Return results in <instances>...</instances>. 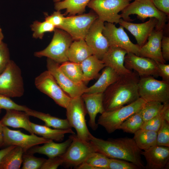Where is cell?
Returning a JSON list of instances; mask_svg holds the SVG:
<instances>
[{
    "label": "cell",
    "instance_id": "9a60e30c",
    "mask_svg": "<svg viewBox=\"0 0 169 169\" xmlns=\"http://www.w3.org/2000/svg\"><path fill=\"white\" fill-rule=\"evenodd\" d=\"M104 22L96 19L91 25L85 40L92 50L93 55L101 60L110 47L108 42L103 34Z\"/></svg>",
    "mask_w": 169,
    "mask_h": 169
},
{
    "label": "cell",
    "instance_id": "f6af8a7d",
    "mask_svg": "<svg viewBox=\"0 0 169 169\" xmlns=\"http://www.w3.org/2000/svg\"><path fill=\"white\" fill-rule=\"evenodd\" d=\"M63 161L59 156L45 159L40 169H56L63 165Z\"/></svg>",
    "mask_w": 169,
    "mask_h": 169
},
{
    "label": "cell",
    "instance_id": "f1b7e54d",
    "mask_svg": "<svg viewBox=\"0 0 169 169\" xmlns=\"http://www.w3.org/2000/svg\"><path fill=\"white\" fill-rule=\"evenodd\" d=\"M56 11L65 9L64 15L81 14L85 11L86 7L91 0H53Z\"/></svg>",
    "mask_w": 169,
    "mask_h": 169
},
{
    "label": "cell",
    "instance_id": "4dcf8cb0",
    "mask_svg": "<svg viewBox=\"0 0 169 169\" xmlns=\"http://www.w3.org/2000/svg\"><path fill=\"white\" fill-rule=\"evenodd\" d=\"M23 149L16 146L9 151L0 162V169H19L23 162Z\"/></svg>",
    "mask_w": 169,
    "mask_h": 169
},
{
    "label": "cell",
    "instance_id": "bcb514c9",
    "mask_svg": "<svg viewBox=\"0 0 169 169\" xmlns=\"http://www.w3.org/2000/svg\"><path fill=\"white\" fill-rule=\"evenodd\" d=\"M158 67L159 76L162 80L169 83V65L156 61Z\"/></svg>",
    "mask_w": 169,
    "mask_h": 169
},
{
    "label": "cell",
    "instance_id": "44dd1931",
    "mask_svg": "<svg viewBox=\"0 0 169 169\" xmlns=\"http://www.w3.org/2000/svg\"><path fill=\"white\" fill-rule=\"evenodd\" d=\"M81 97L89 116V126L94 131L98 127V124L95 122L97 114H101L105 112L103 104V93H84Z\"/></svg>",
    "mask_w": 169,
    "mask_h": 169
},
{
    "label": "cell",
    "instance_id": "9c48e42d",
    "mask_svg": "<svg viewBox=\"0 0 169 169\" xmlns=\"http://www.w3.org/2000/svg\"><path fill=\"white\" fill-rule=\"evenodd\" d=\"M72 142L65 153L60 156L66 167L74 168L85 162L93 153L97 152L90 141L79 139L75 134L69 136Z\"/></svg>",
    "mask_w": 169,
    "mask_h": 169
},
{
    "label": "cell",
    "instance_id": "b9f144b4",
    "mask_svg": "<svg viewBox=\"0 0 169 169\" xmlns=\"http://www.w3.org/2000/svg\"><path fill=\"white\" fill-rule=\"evenodd\" d=\"M10 60L7 45L3 42L0 44V74L5 69Z\"/></svg>",
    "mask_w": 169,
    "mask_h": 169
},
{
    "label": "cell",
    "instance_id": "e575fe53",
    "mask_svg": "<svg viewBox=\"0 0 169 169\" xmlns=\"http://www.w3.org/2000/svg\"><path fill=\"white\" fill-rule=\"evenodd\" d=\"M163 104L156 101H146L140 111L144 122L147 121L158 115L161 111Z\"/></svg>",
    "mask_w": 169,
    "mask_h": 169
},
{
    "label": "cell",
    "instance_id": "d590c367",
    "mask_svg": "<svg viewBox=\"0 0 169 169\" xmlns=\"http://www.w3.org/2000/svg\"><path fill=\"white\" fill-rule=\"evenodd\" d=\"M30 27L33 31V37L40 39L43 38L45 33L54 32L56 28L53 24L45 20L43 22L34 21Z\"/></svg>",
    "mask_w": 169,
    "mask_h": 169
},
{
    "label": "cell",
    "instance_id": "c3c4849f",
    "mask_svg": "<svg viewBox=\"0 0 169 169\" xmlns=\"http://www.w3.org/2000/svg\"><path fill=\"white\" fill-rule=\"evenodd\" d=\"M156 7L159 10L169 14V0H151Z\"/></svg>",
    "mask_w": 169,
    "mask_h": 169
},
{
    "label": "cell",
    "instance_id": "7c38bea8",
    "mask_svg": "<svg viewBox=\"0 0 169 169\" xmlns=\"http://www.w3.org/2000/svg\"><path fill=\"white\" fill-rule=\"evenodd\" d=\"M97 18V14L92 10L87 13L65 17L57 28L67 32L74 41L84 39L91 25Z\"/></svg>",
    "mask_w": 169,
    "mask_h": 169
},
{
    "label": "cell",
    "instance_id": "4fadbf2b",
    "mask_svg": "<svg viewBox=\"0 0 169 169\" xmlns=\"http://www.w3.org/2000/svg\"><path fill=\"white\" fill-rule=\"evenodd\" d=\"M121 25L117 27L114 23L105 22L102 33L108 41L110 46L118 47L127 53L138 56L140 47L133 43Z\"/></svg>",
    "mask_w": 169,
    "mask_h": 169
},
{
    "label": "cell",
    "instance_id": "ba28073f",
    "mask_svg": "<svg viewBox=\"0 0 169 169\" xmlns=\"http://www.w3.org/2000/svg\"><path fill=\"white\" fill-rule=\"evenodd\" d=\"M140 97L146 101H156L163 104L169 101V83L152 76L141 77L138 83Z\"/></svg>",
    "mask_w": 169,
    "mask_h": 169
},
{
    "label": "cell",
    "instance_id": "7bdbcfd3",
    "mask_svg": "<svg viewBox=\"0 0 169 169\" xmlns=\"http://www.w3.org/2000/svg\"><path fill=\"white\" fill-rule=\"evenodd\" d=\"M162 120L160 112L158 115L144 122L140 129L157 132L160 127Z\"/></svg>",
    "mask_w": 169,
    "mask_h": 169
},
{
    "label": "cell",
    "instance_id": "5bb4252c",
    "mask_svg": "<svg viewBox=\"0 0 169 169\" xmlns=\"http://www.w3.org/2000/svg\"><path fill=\"white\" fill-rule=\"evenodd\" d=\"M3 146L15 145L21 147L24 153L32 147L44 144L51 140L39 137L34 134L28 135L20 131L11 130L6 126H3Z\"/></svg>",
    "mask_w": 169,
    "mask_h": 169
},
{
    "label": "cell",
    "instance_id": "83f0119b",
    "mask_svg": "<svg viewBox=\"0 0 169 169\" xmlns=\"http://www.w3.org/2000/svg\"><path fill=\"white\" fill-rule=\"evenodd\" d=\"M80 64L85 84L97 77L99 72L105 66L102 60L94 55L88 57Z\"/></svg>",
    "mask_w": 169,
    "mask_h": 169
},
{
    "label": "cell",
    "instance_id": "3957f363",
    "mask_svg": "<svg viewBox=\"0 0 169 169\" xmlns=\"http://www.w3.org/2000/svg\"><path fill=\"white\" fill-rule=\"evenodd\" d=\"M136 14L137 18L143 22L148 18H154L158 20L155 30L163 29L167 20V15L158 9L151 0H134L121 11V17L124 20L133 21L130 15Z\"/></svg>",
    "mask_w": 169,
    "mask_h": 169
},
{
    "label": "cell",
    "instance_id": "ab89813d",
    "mask_svg": "<svg viewBox=\"0 0 169 169\" xmlns=\"http://www.w3.org/2000/svg\"><path fill=\"white\" fill-rule=\"evenodd\" d=\"M29 108L26 106L18 105L8 97L0 94V109L6 110H14L26 111Z\"/></svg>",
    "mask_w": 169,
    "mask_h": 169
},
{
    "label": "cell",
    "instance_id": "d4e9b609",
    "mask_svg": "<svg viewBox=\"0 0 169 169\" xmlns=\"http://www.w3.org/2000/svg\"><path fill=\"white\" fill-rule=\"evenodd\" d=\"M120 75L111 68L106 66L97 81L90 87H87L84 93H103Z\"/></svg>",
    "mask_w": 169,
    "mask_h": 169
},
{
    "label": "cell",
    "instance_id": "2e32d148",
    "mask_svg": "<svg viewBox=\"0 0 169 169\" xmlns=\"http://www.w3.org/2000/svg\"><path fill=\"white\" fill-rule=\"evenodd\" d=\"M59 65L52 59L47 58V70L53 75L63 90L71 98L81 96L87 87L85 84H77L73 82L60 70Z\"/></svg>",
    "mask_w": 169,
    "mask_h": 169
},
{
    "label": "cell",
    "instance_id": "ffe728a7",
    "mask_svg": "<svg viewBox=\"0 0 169 169\" xmlns=\"http://www.w3.org/2000/svg\"><path fill=\"white\" fill-rule=\"evenodd\" d=\"M163 29L153 30L149 36L146 42L140 47L138 56L146 57L156 61L165 63L162 56L161 42L163 36Z\"/></svg>",
    "mask_w": 169,
    "mask_h": 169
},
{
    "label": "cell",
    "instance_id": "11a10c76",
    "mask_svg": "<svg viewBox=\"0 0 169 169\" xmlns=\"http://www.w3.org/2000/svg\"><path fill=\"white\" fill-rule=\"evenodd\" d=\"M1 110L0 109V114L1 113Z\"/></svg>",
    "mask_w": 169,
    "mask_h": 169
},
{
    "label": "cell",
    "instance_id": "f35d334b",
    "mask_svg": "<svg viewBox=\"0 0 169 169\" xmlns=\"http://www.w3.org/2000/svg\"><path fill=\"white\" fill-rule=\"evenodd\" d=\"M156 145L169 147V123L165 120L157 132Z\"/></svg>",
    "mask_w": 169,
    "mask_h": 169
},
{
    "label": "cell",
    "instance_id": "6da1fadb",
    "mask_svg": "<svg viewBox=\"0 0 169 169\" xmlns=\"http://www.w3.org/2000/svg\"><path fill=\"white\" fill-rule=\"evenodd\" d=\"M139 80L137 75L135 72L120 75L103 93V104L105 111L118 109L139 98Z\"/></svg>",
    "mask_w": 169,
    "mask_h": 169
},
{
    "label": "cell",
    "instance_id": "f5cc1de1",
    "mask_svg": "<svg viewBox=\"0 0 169 169\" xmlns=\"http://www.w3.org/2000/svg\"><path fill=\"white\" fill-rule=\"evenodd\" d=\"M3 126L0 121V147L3 146Z\"/></svg>",
    "mask_w": 169,
    "mask_h": 169
},
{
    "label": "cell",
    "instance_id": "7402d4cb",
    "mask_svg": "<svg viewBox=\"0 0 169 169\" xmlns=\"http://www.w3.org/2000/svg\"><path fill=\"white\" fill-rule=\"evenodd\" d=\"M127 53L121 48L110 46L101 60L105 66L111 68L120 75L130 74L133 72L124 65L125 58Z\"/></svg>",
    "mask_w": 169,
    "mask_h": 169
},
{
    "label": "cell",
    "instance_id": "836d02e7",
    "mask_svg": "<svg viewBox=\"0 0 169 169\" xmlns=\"http://www.w3.org/2000/svg\"><path fill=\"white\" fill-rule=\"evenodd\" d=\"M140 110L128 118L120 125L118 129L131 134H134L140 129L144 122Z\"/></svg>",
    "mask_w": 169,
    "mask_h": 169
},
{
    "label": "cell",
    "instance_id": "ee69618b",
    "mask_svg": "<svg viewBox=\"0 0 169 169\" xmlns=\"http://www.w3.org/2000/svg\"><path fill=\"white\" fill-rule=\"evenodd\" d=\"M64 14L61 13L60 11H54L51 15L46 16L45 20L53 24L56 28H58L62 24L64 18Z\"/></svg>",
    "mask_w": 169,
    "mask_h": 169
},
{
    "label": "cell",
    "instance_id": "816d5d0a",
    "mask_svg": "<svg viewBox=\"0 0 169 169\" xmlns=\"http://www.w3.org/2000/svg\"><path fill=\"white\" fill-rule=\"evenodd\" d=\"M75 168L77 169H96L95 167L85 162L82 163Z\"/></svg>",
    "mask_w": 169,
    "mask_h": 169
},
{
    "label": "cell",
    "instance_id": "8992f818",
    "mask_svg": "<svg viewBox=\"0 0 169 169\" xmlns=\"http://www.w3.org/2000/svg\"><path fill=\"white\" fill-rule=\"evenodd\" d=\"M66 115L71 127L75 130L80 139L90 141L93 135L87 127L85 119L87 111L81 96L71 98L67 106Z\"/></svg>",
    "mask_w": 169,
    "mask_h": 169
},
{
    "label": "cell",
    "instance_id": "5b68a950",
    "mask_svg": "<svg viewBox=\"0 0 169 169\" xmlns=\"http://www.w3.org/2000/svg\"><path fill=\"white\" fill-rule=\"evenodd\" d=\"M146 101L140 97L129 104L112 111H105L99 116L97 124L104 128L109 133L118 129L120 125L128 118L139 111Z\"/></svg>",
    "mask_w": 169,
    "mask_h": 169
},
{
    "label": "cell",
    "instance_id": "8d00e7d4",
    "mask_svg": "<svg viewBox=\"0 0 169 169\" xmlns=\"http://www.w3.org/2000/svg\"><path fill=\"white\" fill-rule=\"evenodd\" d=\"M46 159L37 157L33 154L24 152L23 156L22 169H39Z\"/></svg>",
    "mask_w": 169,
    "mask_h": 169
},
{
    "label": "cell",
    "instance_id": "db71d44e",
    "mask_svg": "<svg viewBox=\"0 0 169 169\" xmlns=\"http://www.w3.org/2000/svg\"><path fill=\"white\" fill-rule=\"evenodd\" d=\"M4 36L2 33V29L0 27V44L3 42L2 40Z\"/></svg>",
    "mask_w": 169,
    "mask_h": 169
},
{
    "label": "cell",
    "instance_id": "d6a6232c",
    "mask_svg": "<svg viewBox=\"0 0 169 169\" xmlns=\"http://www.w3.org/2000/svg\"><path fill=\"white\" fill-rule=\"evenodd\" d=\"M59 68L62 72L73 82L77 84L84 83L80 63L68 61L60 64Z\"/></svg>",
    "mask_w": 169,
    "mask_h": 169
},
{
    "label": "cell",
    "instance_id": "603a6c76",
    "mask_svg": "<svg viewBox=\"0 0 169 169\" xmlns=\"http://www.w3.org/2000/svg\"><path fill=\"white\" fill-rule=\"evenodd\" d=\"M29 116L25 111L14 110H7L0 121L3 126L23 128L30 134H33L30 125Z\"/></svg>",
    "mask_w": 169,
    "mask_h": 169
},
{
    "label": "cell",
    "instance_id": "74e56055",
    "mask_svg": "<svg viewBox=\"0 0 169 169\" xmlns=\"http://www.w3.org/2000/svg\"><path fill=\"white\" fill-rule=\"evenodd\" d=\"M109 160L110 158L103 154L96 152L91 155L85 162L96 169H108Z\"/></svg>",
    "mask_w": 169,
    "mask_h": 169
},
{
    "label": "cell",
    "instance_id": "4316f807",
    "mask_svg": "<svg viewBox=\"0 0 169 169\" xmlns=\"http://www.w3.org/2000/svg\"><path fill=\"white\" fill-rule=\"evenodd\" d=\"M30 125L34 134L45 139L57 142L62 141L66 134H75L72 129L66 130L52 129L45 125H38L31 122Z\"/></svg>",
    "mask_w": 169,
    "mask_h": 169
},
{
    "label": "cell",
    "instance_id": "7a4b0ae2",
    "mask_svg": "<svg viewBox=\"0 0 169 169\" xmlns=\"http://www.w3.org/2000/svg\"><path fill=\"white\" fill-rule=\"evenodd\" d=\"M90 141L97 152L110 158L125 160L134 164L139 169L145 168L141 157L142 151L137 146L133 138L126 137L104 140L93 136Z\"/></svg>",
    "mask_w": 169,
    "mask_h": 169
},
{
    "label": "cell",
    "instance_id": "7dc6e473",
    "mask_svg": "<svg viewBox=\"0 0 169 169\" xmlns=\"http://www.w3.org/2000/svg\"><path fill=\"white\" fill-rule=\"evenodd\" d=\"M162 56L166 61L169 60V37L163 36L161 42Z\"/></svg>",
    "mask_w": 169,
    "mask_h": 169
},
{
    "label": "cell",
    "instance_id": "f546056e",
    "mask_svg": "<svg viewBox=\"0 0 169 169\" xmlns=\"http://www.w3.org/2000/svg\"><path fill=\"white\" fill-rule=\"evenodd\" d=\"M30 116L38 118L43 121L45 125L54 129L66 130L72 129L67 119H62L53 116L49 114L32 110L25 111Z\"/></svg>",
    "mask_w": 169,
    "mask_h": 169
},
{
    "label": "cell",
    "instance_id": "ac0fdd59",
    "mask_svg": "<svg viewBox=\"0 0 169 169\" xmlns=\"http://www.w3.org/2000/svg\"><path fill=\"white\" fill-rule=\"evenodd\" d=\"M158 22L154 18H150L146 22L139 23L126 21L121 18L119 24L134 37L137 44L141 47L146 42L149 36L155 29Z\"/></svg>",
    "mask_w": 169,
    "mask_h": 169
},
{
    "label": "cell",
    "instance_id": "52a82bcc",
    "mask_svg": "<svg viewBox=\"0 0 169 169\" xmlns=\"http://www.w3.org/2000/svg\"><path fill=\"white\" fill-rule=\"evenodd\" d=\"M24 92L21 70L14 61L11 60L0 74V94L10 98L20 97Z\"/></svg>",
    "mask_w": 169,
    "mask_h": 169
},
{
    "label": "cell",
    "instance_id": "30bf717a",
    "mask_svg": "<svg viewBox=\"0 0 169 169\" xmlns=\"http://www.w3.org/2000/svg\"><path fill=\"white\" fill-rule=\"evenodd\" d=\"M131 0H91L87 6L97 15L98 18L105 22L119 23L121 18L119 13Z\"/></svg>",
    "mask_w": 169,
    "mask_h": 169
},
{
    "label": "cell",
    "instance_id": "8fae6325",
    "mask_svg": "<svg viewBox=\"0 0 169 169\" xmlns=\"http://www.w3.org/2000/svg\"><path fill=\"white\" fill-rule=\"evenodd\" d=\"M34 84L38 90L52 99L57 104L66 108L71 98L63 90L48 70L35 78Z\"/></svg>",
    "mask_w": 169,
    "mask_h": 169
},
{
    "label": "cell",
    "instance_id": "cb8c5ba5",
    "mask_svg": "<svg viewBox=\"0 0 169 169\" xmlns=\"http://www.w3.org/2000/svg\"><path fill=\"white\" fill-rule=\"evenodd\" d=\"M72 141L71 139L69 137L62 143H56L51 140L44 143L43 146H34L26 152L33 154L35 153L44 154L47 156L48 158L59 156L65 153Z\"/></svg>",
    "mask_w": 169,
    "mask_h": 169
},
{
    "label": "cell",
    "instance_id": "f907efd6",
    "mask_svg": "<svg viewBox=\"0 0 169 169\" xmlns=\"http://www.w3.org/2000/svg\"><path fill=\"white\" fill-rule=\"evenodd\" d=\"M16 146L11 145L0 150V162L4 156Z\"/></svg>",
    "mask_w": 169,
    "mask_h": 169
},
{
    "label": "cell",
    "instance_id": "e0dca14e",
    "mask_svg": "<svg viewBox=\"0 0 169 169\" xmlns=\"http://www.w3.org/2000/svg\"><path fill=\"white\" fill-rule=\"evenodd\" d=\"M124 65L129 70L133 69L135 70L140 77L159 76L156 62L149 58L127 53L125 57Z\"/></svg>",
    "mask_w": 169,
    "mask_h": 169
},
{
    "label": "cell",
    "instance_id": "681fc988",
    "mask_svg": "<svg viewBox=\"0 0 169 169\" xmlns=\"http://www.w3.org/2000/svg\"><path fill=\"white\" fill-rule=\"evenodd\" d=\"M163 107L161 111L162 119L169 123V101L164 103Z\"/></svg>",
    "mask_w": 169,
    "mask_h": 169
},
{
    "label": "cell",
    "instance_id": "484cf974",
    "mask_svg": "<svg viewBox=\"0 0 169 169\" xmlns=\"http://www.w3.org/2000/svg\"><path fill=\"white\" fill-rule=\"evenodd\" d=\"M92 55L93 52L84 39L73 41L67 54L69 61L77 63H81Z\"/></svg>",
    "mask_w": 169,
    "mask_h": 169
},
{
    "label": "cell",
    "instance_id": "1f68e13d",
    "mask_svg": "<svg viewBox=\"0 0 169 169\" xmlns=\"http://www.w3.org/2000/svg\"><path fill=\"white\" fill-rule=\"evenodd\" d=\"M133 138L140 149L146 150L156 145L157 132L140 129L134 133Z\"/></svg>",
    "mask_w": 169,
    "mask_h": 169
},
{
    "label": "cell",
    "instance_id": "277c9868",
    "mask_svg": "<svg viewBox=\"0 0 169 169\" xmlns=\"http://www.w3.org/2000/svg\"><path fill=\"white\" fill-rule=\"evenodd\" d=\"M74 41L67 32L55 28L52 39L49 45L44 49L34 53L35 56L46 57L59 64L69 61L68 51Z\"/></svg>",
    "mask_w": 169,
    "mask_h": 169
},
{
    "label": "cell",
    "instance_id": "60d3db41",
    "mask_svg": "<svg viewBox=\"0 0 169 169\" xmlns=\"http://www.w3.org/2000/svg\"><path fill=\"white\" fill-rule=\"evenodd\" d=\"M134 164L123 160L110 158L108 169H139Z\"/></svg>",
    "mask_w": 169,
    "mask_h": 169
},
{
    "label": "cell",
    "instance_id": "d6986e66",
    "mask_svg": "<svg viewBox=\"0 0 169 169\" xmlns=\"http://www.w3.org/2000/svg\"><path fill=\"white\" fill-rule=\"evenodd\" d=\"M146 164L145 168L163 169L168 167L169 160V147L157 145L142 151Z\"/></svg>",
    "mask_w": 169,
    "mask_h": 169
}]
</instances>
